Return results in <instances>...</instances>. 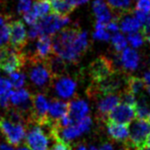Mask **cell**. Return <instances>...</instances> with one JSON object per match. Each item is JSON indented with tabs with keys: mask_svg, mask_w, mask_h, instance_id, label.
<instances>
[{
	"mask_svg": "<svg viewBox=\"0 0 150 150\" xmlns=\"http://www.w3.org/2000/svg\"><path fill=\"white\" fill-rule=\"evenodd\" d=\"M88 48V33L78 26L66 27L52 36L53 53L71 64H78Z\"/></svg>",
	"mask_w": 150,
	"mask_h": 150,
	"instance_id": "cell-1",
	"label": "cell"
},
{
	"mask_svg": "<svg viewBox=\"0 0 150 150\" xmlns=\"http://www.w3.org/2000/svg\"><path fill=\"white\" fill-rule=\"evenodd\" d=\"M129 136L125 142L126 150H144L146 148L150 135V124L146 120H134L128 128Z\"/></svg>",
	"mask_w": 150,
	"mask_h": 150,
	"instance_id": "cell-2",
	"label": "cell"
},
{
	"mask_svg": "<svg viewBox=\"0 0 150 150\" xmlns=\"http://www.w3.org/2000/svg\"><path fill=\"white\" fill-rule=\"evenodd\" d=\"M25 66H27L30 80L34 86L42 89L49 88L50 86H51L53 78L46 64V61H27Z\"/></svg>",
	"mask_w": 150,
	"mask_h": 150,
	"instance_id": "cell-3",
	"label": "cell"
},
{
	"mask_svg": "<svg viewBox=\"0 0 150 150\" xmlns=\"http://www.w3.org/2000/svg\"><path fill=\"white\" fill-rule=\"evenodd\" d=\"M26 65V56L23 51L9 46L0 47V69L6 73L19 71Z\"/></svg>",
	"mask_w": 150,
	"mask_h": 150,
	"instance_id": "cell-4",
	"label": "cell"
},
{
	"mask_svg": "<svg viewBox=\"0 0 150 150\" xmlns=\"http://www.w3.org/2000/svg\"><path fill=\"white\" fill-rule=\"evenodd\" d=\"M88 73L92 84H98L117 73V69L111 59L102 55L90 63Z\"/></svg>",
	"mask_w": 150,
	"mask_h": 150,
	"instance_id": "cell-5",
	"label": "cell"
},
{
	"mask_svg": "<svg viewBox=\"0 0 150 150\" xmlns=\"http://www.w3.org/2000/svg\"><path fill=\"white\" fill-rule=\"evenodd\" d=\"M69 23V18L62 17L55 13H50L46 15L45 17L38 19V21L35 23L37 30L39 31L40 36L48 35V36H53L58 31H60L64 27Z\"/></svg>",
	"mask_w": 150,
	"mask_h": 150,
	"instance_id": "cell-6",
	"label": "cell"
},
{
	"mask_svg": "<svg viewBox=\"0 0 150 150\" xmlns=\"http://www.w3.org/2000/svg\"><path fill=\"white\" fill-rule=\"evenodd\" d=\"M0 131L5 137L7 142L11 145L17 146L26 137L24 125L13 123L7 118L0 119Z\"/></svg>",
	"mask_w": 150,
	"mask_h": 150,
	"instance_id": "cell-7",
	"label": "cell"
},
{
	"mask_svg": "<svg viewBox=\"0 0 150 150\" xmlns=\"http://www.w3.org/2000/svg\"><path fill=\"white\" fill-rule=\"evenodd\" d=\"M48 112L49 103L44 94H33L31 97L30 119L35 122L39 126H46L49 125Z\"/></svg>",
	"mask_w": 150,
	"mask_h": 150,
	"instance_id": "cell-8",
	"label": "cell"
},
{
	"mask_svg": "<svg viewBox=\"0 0 150 150\" xmlns=\"http://www.w3.org/2000/svg\"><path fill=\"white\" fill-rule=\"evenodd\" d=\"M10 43L11 47L17 50H23L29 44L28 33L22 20H11L10 23Z\"/></svg>",
	"mask_w": 150,
	"mask_h": 150,
	"instance_id": "cell-9",
	"label": "cell"
},
{
	"mask_svg": "<svg viewBox=\"0 0 150 150\" xmlns=\"http://www.w3.org/2000/svg\"><path fill=\"white\" fill-rule=\"evenodd\" d=\"M51 54H53L52 36L43 35V36H40L36 39V42L34 44L33 52L27 55L26 62L33 60L46 61Z\"/></svg>",
	"mask_w": 150,
	"mask_h": 150,
	"instance_id": "cell-10",
	"label": "cell"
},
{
	"mask_svg": "<svg viewBox=\"0 0 150 150\" xmlns=\"http://www.w3.org/2000/svg\"><path fill=\"white\" fill-rule=\"evenodd\" d=\"M51 86L54 89L58 97L62 99H69L74 96L77 89V82L75 79L63 75V76L54 78Z\"/></svg>",
	"mask_w": 150,
	"mask_h": 150,
	"instance_id": "cell-11",
	"label": "cell"
},
{
	"mask_svg": "<svg viewBox=\"0 0 150 150\" xmlns=\"http://www.w3.org/2000/svg\"><path fill=\"white\" fill-rule=\"evenodd\" d=\"M135 117H136L135 108L121 103L119 105L116 106L108 114L105 122H111V123L114 124L126 125H129L131 122H133Z\"/></svg>",
	"mask_w": 150,
	"mask_h": 150,
	"instance_id": "cell-12",
	"label": "cell"
},
{
	"mask_svg": "<svg viewBox=\"0 0 150 150\" xmlns=\"http://www.w3.org/2000/svg\"><path fill=\"white\" fill-rule=\"evenodd\" d=\"M31 97L33 95L26 88H20L15 91H11L10 104L14 106V109L19 111L25 117L26 113H29L30 118L31 113Z\"/></svg>",
	"mask_w": 150,
	"mask_h": 150,
	"instance_id": "cell-13",
	"label": "cell"
},
{
	"mask_svg": "<svg viewBox=\"0 0 150 150\" xmlns=\"http://www.w3.org/2000/svg\"><path fill=\"white\" fill-rule=\"evenodd\" d=\"M26 144L30 150H50L49 139L39 125L31 127L28 132L26 135Z\"/></svg>",
	"mask_w": 150,
	"mask_h": 150,
	"instance_id": "cell-14",
	"label": "cell"
},
{
	"mask_svg": "<svg viewBox=\"0 0 150 150\" xmlns=\"http://www.w3.org/2000/svg\"><path fill=\"white\" fill-rule=\"evenodd\" d=\"M121 104L120 93L102 96L97 103V113L101 120L106 121L108 114Z\"/></svg>",
	"mask_w": 150,
	"mask_h": 150,
	"instance_id": "cell-15",
	"label": "cell"
},
{
	"mask_svg": "<svg viewBox=\"0 0 150 150\" xmlns=\"http://www.w3.org/2000/svg\"><path fill=\"white\" fill-rule=\"evenodd\" d=\"M68 111H69V103L63 102L59 99H51L49 103V112H48L49 125H48L51 126L55 125L63 116L68 114Z\"/></svg>",
	"mask_w": 150,
	"mask_h": 150,
	"instance_id": "cell-16",
	"label": "cell"
},
{
	"mask_svg": "<svg viewBox=\"0 0 150 150\" xmlns=\"http://www.w3.org/2000/svg\"><path fill=\"white\" fill-rule=\"evenodd\" d=\"M89 108L88 103L82 99H75L69 103V111L68 115L71 122V125H74L81 121L83 118L88 116Z\"/></svg>",
	"mask_w": 150,
	"mask_h": 150,
	"instance_id": "cell-17",
	"label": "cell"
},
{
	"mask_svg": "<svg viewBox=\"0 0 150 150\" xmlns=\"http://www.w3.org/2000/svg\"><path fill=\"white\" fill-rule=\"evenodd\" d=\"M92 9L97 19L96 22L106 25L113 19L112 11L109 9L104 0H95L92 3Z\"/></svg>",
	"mask_w": 150,
	"mask_h": 150,
	"instance_id": "cell-18",
	"label": "cell"
},
{
	"mask_svg": "<svg viewBox=\"0 0 150 150\" xmlns=\"http://www.w3.org/2000/svg\"><path fill=\"white\" fill-rule=\"evenodd\" d=\"M119 61L121 65L125 68V69L132 71V70H135L139 66L140 55L135 50L131 48H126L122 52Z\"/></svg>",
	"mask_w": 150,
	"mask_h": 150,
	"instance_id": "cell-19",
	"label": "cell"
},
{
	"mask_svg": "<svg viewBox=\"0 0 150 150\" xmlns=\"http://www.w3.org/2000/svg\"><path fill=\"white\" fill-rule=\"evenodd\" d=\"M46 64L48 66L53 79L65 75L67 69H68L67 62L65 60H63V59L59 56H57V55H55L54 53L51 54L50 56L47 59Z\"/></svg>",
	"mask_w": 150,
	"mask_h": 150,
	"instance_id": "cell-20",
	"label": "cell"
},
{
	"mask_svg": "<svg viewBox=\"0 0 150 150\" xmlns=\"http://www.w3.org/2000/svg\"><path fill=\"white\" fill-rule=\"evenodd\" d=\"M106 128H108V132L109 136L112 138L113 140L122 142V143H125L128 140L129 131L127 125H119L114 124L111 122H105Z\"/></svg>",
	"mask_w": 150,
	"mask_h": 150,
	"instance_id": "cell-21",
	"label": "cell"
},
{
	"mask_svg": "<svg viewBox=\"0 0 150 150\" xmlns=\"http://www.w3.org/2000/svg\"><path fill=\"white\" fill-rule=\"evenodd\" d=\"M127 13L124 14L123 16L120 18L121 20V25H120V29L121 30L125 33H135L138 30L141 29V25L139 21L137 20L136 17L133 16H129V15H126Z\"/></svg>",
	"mask_w": 150,
	"mask_h": 150,
	"instance_id": "cell-22",
	"label": "cell"
},
{
	"mask_svg": "<svg viewBox=\"0 0 150 150\" xmlns=\"http://www.w3.org/2000/svg\"><path fill=\"white\" fill-rule=\"evenodd\" d=\"M51 13L59 15L62 17H68L69 13H71L75 10L71 6H69L66 0H50Z\"/></svg>",
	"mask_w": 150,
	"mask_h": 150,
	"instance_id": "cell-23",
	"label": "cell"
},
{
	"mask_svg": "<svg viewBox=\"0 0 150 150\" xmlns=\"http://www.w3.org/2000/svg\"><path fill=\"white\" fill-rule=\"evenodd\" d=\"M108 4L112 11H115L114 14L123 16L125 13L131 11L132 0H108Z\"/></svg>",
	"mask_w": 150,
	"mask_h": 150,
	"instance_id": "cell-24",
	"label": "cell"
},
{
	"mask_svg": "<svg viewBox=\"0 0 150 150\" xmlns=\"http://www.w3.org/2000/svg\"><path fill=\"white\" fill-rule=\"evenodd\" d=\"M146 88L143 79H141L137 76H128L126 79V88L125 89L132 93L133 95H139L143 94V91Z\"/></svg>",
	"mask_w": 150,
	"mask_h": 150,
	"instance_id": "cell-25",
	"label": "cell"
},
{
	"mask_svg": "<svg viewBox=\"0 0 150 150\" xmlns=\"http://www.w3.org/2000/svg\"><path fill=\"white\" fill-rule=\"evenodd\" d=\"M11 16L9 14L0 13V47L6 46L10 40V23Z\"/></svg>",
	"mask_w": 150,
	"mask_h": 150,
	"instance_id": "cell-26",
	"label": "cell"
},
{
	"mask_svg": "<svg viewBox=\"0 0 150 150\" xmlns=\"http://www.w3.org/2000/svg\"><path fill=\"white\" fill-rule=\"evenodd\" d=\"M136 118L140 120H147V117L150 113V106L148 105V101L144 94H142L139 99H137L136 105Z\"/></svg>",
	"mask_w": 150,
	"mask_h": 150,
	"instance_id": "cell-27",
	"label": "cell"
},
{
	"mask_svg": "<svg viewBox=\"0 0 150 150\" xmlns=\"http://www.w3.org/2000/svg\"><path fill=\"white\" fill-rule=\"evenodd\" d=\"M31 11L36 14L38 19L45 17L51 13V7L50 0H36L31 7Z\"/></svg>",
	"mask_w": 150,
	"mask_h": 150,
	"instance_id": "cell-28",
	"label": "cell"
},
{
	"mask_svg": "<svg viewBox=\"0 0 150 150\" xmlns=\"http://www.w3.org/2000/svg\"><path fill=\"white\" fill-rule=\"evenodd\" d=\"M111 43L117 52H121L127 48V40L123 34L119 33H115L111 37Z\"/></svg>",
	"mask_w": 150,
	"mask_h": 150,
	"instance_id": "cell-29",
	"label": "cell"
},
{
	"mask_svg": "<svg viewBox=\"0 0 150 150\" xmlns=\"http://www.w3.org/2000/svg\"><path fill=\"white\" fill-rule=\"evenodd\" d=\"M9 81L11 82V86L14 88L20 89L26 83V74H24L21 71H16L10 74Z\"/></svg>",
	"mask_w": 150,
	"mask_h": 150,
	"instance_id": "cell-30",
	"label": "cell"
},
{
	"mask_svg": "<svg viewBox=\"0 0 150 150\" xmlns=\"http://www.w3.org/2000/svg\"><path fill=\"white\" fill-rule=\"evenodd\" d=\"M126 40L129 43L130 45L134 48H140V47L144 44V36L143 34L140 33H130L128 34Z\"/></svg>",
	"mask_w": 150,
	"mask_h": 150,
	"instance_id": "cell-31",
	"label": "cell"
},
{
	"mask_svg": "<svg viewBox=\"0 0 150 150\" xmlns=\"http://www.w3.org/2000/svg\"><path fill=\"white\" fill-rule=\"evenodd\" d=\"M11 91V84L6 78H0V96Z\"/></svg>",
	"mask_w": 150,
	"mask_h": 150,
	"instance_id": "cell-32",
	"label": "cell"
},
{
	"mask_svg": "<svg viewBox=\"0 0 150 150\" xmlns=\"http://www.w3.org/2000/svg\"><path fill=\"white\" fill-rule=\"evenodd\" d=\"M93 37L97 40L101 41H108L110 39V34L105 30V29L95 30V33H93Z\"/></svg>",
	"mask_w": 150,
	"mask_h": 150,
	"instance_id": "cell-33",
	"label": "cell"
},
{
	"mask_svg": "<svg viewBox=\"0 0 150 150\" xmlns=\"http://www.w3.org/2000/svg\"><path fill=\"white\" fill-rule=\"evenodd\" d=\"M135 10L144 13H150V0H137Z\"/></svg>",
	"mask_w": 150,
	"mask_h": 150,
	"instance_id": "cell-34",
	"label": "cell"
},
{
	"mask_svg": "<svg viewBox=\"0 0 150 150\" xmlns=\"http://www.w3.org/2000/svg\"><path fill=\"white\" fill-rule=\"evenodd\" d=\"M23 17H24V20L27 24H29L30 26L34 25L35 23L38 21V17L36 16V14H35L31 10L30 11H28L27 13L23 14Z\"/></svg>",
	"mask_w": 150,
	"mask_h": 150,
	"instance_id": "cell-35",
	"label": "cell"
},
{
	"mask_svg": "<svg viewBox=\"0 0 150 150\" xmlns=\"http://www.w3.org/2000/svg\"><path fill=\"white\" fill-rule=\"evenodd\" d=\"M50 150H72L69 143L64 141H56L55 144Z\"/></svg>",
	"mask_w": 150,
	"mask_h": 150,
	"instance_id": "cell-36",
	"label": "cell"
},
{
	"mask_svg": "<svg viewBox=\"0 0 150 150\" xmlns=\"http://www.w3.org/2000/svg\"><path fill=\"white\" fill-rule=\"evenodd\" d=\"M105 29H108V30L112 31V33H117L120 30V27H119V25H118V22L111 20L109 23H108V24L105 25Z\"/></svg>",
	"mask_w": 150,
	"mask_h": 150,
	"instance_id": "cell-37",
	"label": "cell"
},
{
	"mask_svg": "<svg viewBox=\"0 0 150 150\" xmlns=\"http://www.w3.org/2000/svg\"><path fill=\"white\" fill-rule=\"evenodd\" d=\"M143 80H144V82L145 86H146V88H150V69L147 70V71L144 73Z\"/></svg>",
	"mask_w": 150,
	"mask_h": 150,
	"instance_id": "cell-38",
	"label": "cell"
},
{
	"mask_svg": "<svg viewBox=\"0 0 150 150\" xmlns=\"http://www.w3.org/2000/svg\"><path fill=\"white\" fill-rule=\"evenodd\" d=\"M100 150H114V149H113V146L111 144H108V143H105L100 147Z\"/></svg>",
	"mask_w": 150,
	"mask_h": 150,
	"instance_id": "cell-39",
	"label": "cell"
},
{
	"mask_svg": "<svg viewBox=\"0 0 150 150\" xmlns=\"http://www.w3.org/2000/svg\"><path fill=\"white\" fill-rule=\"evenodd\" d=\"M0 150H14L13 147L6 144H0Z\"/></svg>",
	"mask_w": 150,
	"mask_h": 150,
	"instance_id": "cell-40",
	"label": "cell"
},
{
	"mask_svg": "<svg viewBox=\"0 0 150 150\" xmlns=\"http://www.w3.org/2000/svg\"><path fill=\"white\" fill-rule=\"evenodd\" d=\"M77 150H88V149H86V147L85 146L84 144H80V145H79V146L77 147Z\"/></svg>",
	"mask_w": 150,
	"mask_h": 150,
	"instance_id": "cell-41",
	"label": "cell"
},
{
	"mask_svg": "<svg viewBox=\"0 0 150 150\" xmlns=\"http://www.w3.org/2000/svg\"><path fill=\"white\" fill-rule=\"evenodd\" d=\"M146 147H150V135H149V138L147 140V144H146Z\"/></svg>",
	"mask_w": 150,
	"mask_h": 150,
	"instance_id": "cell-42",
	"label": "cell"
},
{
	"mask_svg": "<svg viewBox=\"0 0 150 150\" xmlns=\"http://www.w3.org/2000/svg\"><path fill=\"white\" fill-rule=\"evenodd\" d=\"M88 150H98L95 146H93V145H91V146H89Z\"/></svg>",
	"mask_w": 150,
	"mask_h": 150,
	"instance_id": "cell-43",
	"label": "cell"
},
{
	"mask_svg": "<svg viewBox=\"0 0 150 150\" xmlns=\"http://www.w3.org/2000/svg\"><path fill=\"white\" fill-rule=\"evenodd\" d=\"M17 150H29V149H28L27 147H19Z\"/></svg>",
	"mask_w": 150,
	"mask_h": 150,
	"instance_id": "cell-44",
	"label": "cell"
},
{
	"mask_svg": "<svg viewBox=\"0 0 150 150\" xmlns=\"http://www.w3.org/2000/svg\"><path fill=\"white\" fill-rule=\"evenodd\" d=\"M146 121L150 124V113H149V115H148V117H147V120H146Z\"/></svg>",
	"mask_w": 150,
	"mask_h": 150,
	"instance_id": "cell-45",
	"label": "cell"
},
{
	"mask_svg": "<svg viewBox=\"0 0 150 150\" xmlns=\"http://www.w3.org/2000/svg\"><path fill=\"white\" fill-rule=\"evenodd\" d=\"M147 90H148V93H149V95H150V88H147Z\"/></svg>",
	"mask_w": 150,
	"mask_h": 150,
	"instance_id": "cell-46",
	"label": "cell"
},
{
	"mask_svg": "<svg viewBox=\"0 0 150 150\" xmlns=\"http://www.w3.org/2000/svg\"><path fill=\"white\" fill-rule=\"evenodd\" d=\"M144 150H150V147H146V148H144Z\"/></svg>",
	"mask_w": 150,
	"mask_h": 150,
	"instance_id": "cell-47",
	"label": "cell"
}]
</instances>
